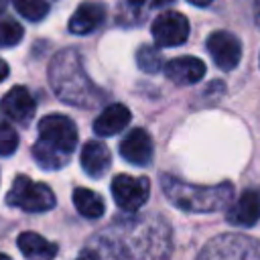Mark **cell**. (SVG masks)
<instances>
[{
  "instance_id": "10",
  "label": "cell",
  "mask_w": 260,
  "mask_h": 260,
  "mask_svg": "<svg viewBox=\"0 0 260 260\" xmlns=\"http://www.w3.org/2000/svg\"><path fill=\"white\" fill-rule=\"evenodd\" d=\"M152 138L146 130L142 128H134L130 130L122 142H120V154L124 160H128L130 165H136V167H144L150 162L152 158Z\"/></svg>"
},
{
  "instance_id": "25",
  "label": "cell",
  "mask_w": 260,
  "mask_h": 260,
  "mask_svg": "<svg viewBox=\"0 0 260 260\" xmlns=\"http://www.w3.org/2000/svg\"><path fill=\"white\" fill-rule=\"evenodd\" d=\"M254 22L260 28V0H254Z\"/></svg>"
},
{
  "instance_id": "15",
  "label": "cell",
  "mask_w": 260,
  "mask_h": 260,
  "mask_svg": "<svg viewBox=\"0 0 260 260\" xmlns=\"http://www.w3.org/2000/svg\"><path fill=\"white\" fill-rule=\"evenodd\" d=\"M130 122V110L124 104H110L93 122V132L98 136H114L124 130Z\"/></svg>"
},
{
  "instance_id": "11",
  "label": "cell",
  "mask_w": 260,
  "mask_h": 260,
  "mask_svg": "<svg viewBox=\"0 0 260 260\" xmlns=\"http://www.w3.org/2000/svg\"><path fill=\"white\" fill-rule=\"evenodd\" d=\"M0 110L12 120V122H18V124H26L32 120L35 116V110H37V104H35V98L30 95V91L22 85H14L0 102Z\"/></svg>"
},
{
  "instance_id": "17",
  "label": "cell",
  "mask_w": 260,
  "mask_h": 260,
  "mask_svg": "<svg viewBox=\"0 0 260 260\" xmlns=\"http://www.w3.org/2000/svg\"><path fill=\"white\" fill-rule=\"evenodd\" d=\"M16 244L22 256L28 260H53L57 256V246L37 232H22Z\"/></svg>"
},
{
  "instance_id": "2",
  "label": "cell",
  "mask_w": 260,
  "mask_h": 260,
  "mask_svg": "<svg viewBox=\"0 0 260 260\" xmlns=\"http://www.w3.org/2000/svg\"><path fill=\"white\" fill-rule=\"evenodd\" d=\"M49 83L55 95L77 108H93L104 100L102 89L89 79L75 49L59 51L49 63Z\"/></svg>"
},
{
  "instance_id": "7",
  "label": "cell",
  "mask_w": 260,
  "mask_h": 260,
  "mask_svg": "<svg viewBox=\"0 0 260 260\" xmlns=\"http://www.w3.org/2000/svg\"><path fill=\"white\" fill-rule=\"evenodd\" d=\"M189 20L185 14L177 10H165L160 12L152 24H150V35L158 47H179L187 41L189 37Z\"/></svg>"
},
{
  "instance_id": "24",
  "label": "cell",
  "mask_w": 260,
  "mask_h": 260,
  "mask_svg": "<svg viewBox=\"0 0 260 260\" xmlns=\"http://www.w3.org/2000/svg\"><path fill=\"white\" fill-rule=\"evenodd\" d=\"M8 73H10V69H8V63H6L4 59H0V81H4V79L8 77Z\"/></svg>"
},
{
  "instance_id": "21",
  "label": "cell",
  "mask_w": 260,
  "mask_h": 260,
  "mask_svg": "<svg viewBox=\"0 0 260 260\" xmlns=\"http://www.w3.org/2000/svg\"><path fill=\"white\" fill-rule=\"evenodd\" d=\"M24 28L16 20H0V47H14L22 41Z\"/></svg>"
},
{
  "instance_id": "4",
  "label": "cell",
  "mask_w": 260,
  "mask_h": 260,
  "mask_svg": "<svg viewBox=\"0 0 260 260\" xmlns=\"http://www.w3.org/2000/svg\"><path fill=\"white\" fill-rule=\"evenodd\" d=\"M160 187L167 199L189 213H211L228 207L234 199V187L232 183H219V185H193L185 183L177 177L162 175Z\"/></svg>"
},
{
  "instance_id": "27",
  "label": "cell",
  "mask_w": 260,
  "mask_h": 260,
  "mask_svg": "<svg viewBox=\"0 0 260 260\" xmlns=\"http://www.w3.org/2000/svg\"><path fill=\"white\" fill-rule=\"evenodd\" d=\"M187 2H191V4H195V6H207V4H211L213 0H187Z\"/></svg>"
},
{
  "instance_id": "18",
  "label": "cell",
  "mask_w": 260,
  "mask_h": 260,
  "mask_svg": "<svg viewBox=\"0 0 260 260\" xmlns=\"http://www.w3.org/2000/svg\"><path fill=\"white\" fill-rule=\"evenodd\" d=\"M73 203H75V209L87 217V219H98L104 215L106 211V203L104 199L91 191V189H85V187H77L73 189Z\"/></svg>"
},
{
  "instance_id": "28",
  "label": "cell",
  "mask_w": 260,
  "mask_h": 260,
  "mask_svg": "<svg viewBox=\"0 0 260 260\" xmlns=\"http://www.w3.org/2000/svg\"><path fill=\"white\" fill-rule=\"evenodd\" d=\"M173 0H152V4L154 6H167V4H171Z\"/></svg>"
},
{
  "instance_id": "13",
  "label": "cell",
  "mask_w": 260,
  "mask_h": 260,
  "mask_svg": "<svg viewBox=\"0 0 260 260\" xmlns=\"http://www.w3.org/2000/svg\"><path fill=\"white\" fill-rule=\"evenodd\" d=\"M165 75L177 85H193L205 75V63L197 57H177L165 63Z\"/></svg>"
},
{
  "instance_id": "22",
  "label": "cell",
  "mask_w": 260,
  "mask_h": 260,
  "mask_svg": "<svg viewBox=\"0 0 260 260\" xmlns=\"http://www.w3.org/2000/svg\"><path fill=\"white\" fill-rule=\"evenodd\" d=\"M18 146V134L16 130L0 118V156H10Z\"/></svg>"
},
{
  "instance_id": "26",
  "label": "cell",
  "mask_w": 260,
  "mask_h": 260,
  "mask_svg": "<svg viewBox=\"0 0 260 260\" xmlns=\"http://www.w3.org/2000/svg\"><path fill=\"white\" fill-rule=\"evenodd\" d=\"M126 4H128L132 10H136V8H140V6L144 4V0H126Z\"/></svg>"
},
{
  "instance_id": "19",
  "label": "cell",
  "mask_w": 260,
  "mask_h": 260,
  "mask_svg": "<svg viewBox=\"0 0 260 260\" xmlns=\"http://www.w3.org/2000/svg\"><path fill=\"white\" fill-rule=\"evenodd\" d=\"M136 63L144 73H158L160 67H165L162 63V55L158 49L150 47V45H142L136 53Z\"/></svg>"
},
{
  "instance_id": "14",
  "label": "cell",
  "mask_w": 260,
  "mask_h": 260,
  "mask_svg": "<svg viewBox=\"0 0 260 260\" xmlns=\"http://www.w3.org/2000/svg\"><path fill=\"white\" fill-rule=\"evenodd\" d=\"M106 18V6L98 0H87L77 6L73 16L69 18V30L73 35H89L93 32Z\"/></svg>"
},
{
  "instance_id": "8",
  "label": "cell",
  "mask_w": 260,
  "mask_h": 260,
  "mask_svg": "<svg viewBox=\"0 0 260 260\" xmlns=\"http://www.w3.org/2000/svg\"><path fill=\"white\" fill-rule=\"evenodd\" d=\"M112 195L120 209L138 211L150 195V181L146 177L116 175L112 181Z\"/></svg>"
},
{
  "instance_id": "12",
  "label": "cell",
  "mask_w": 260,
  "mask_h": 260,
  "mask_svg": "<svg viewBox=\"0 0 260 260\" xmlns=\"http://www.w3.org/2000/svg\"><path fill=\"white\" fill-rule=\"evenodd\" d=\"M228 221L238 228H252L260 219V189H246L228 209Z\"/></svg>"
},
{
  "instance_id": "20",
  "label": "cell",
  "mask_w": 260,
  "mask_h": 260,
  "mask_svg": "<svg viewBox=\"0 0 260 260\" xmlns=\"http://www.w3.org/2000/svg\"><path fill=\"white\" fill-rule=\"evenodd\" d=\"M12 4L20 16H24L26 20H32V22L45 18L49 12V4L45 0H12Z\"/></svg>"
},
{
  "instance_id": "9",
  "label": "cell",
  "mask_w": 260,
  "mask_h": 260,
  "mask_svg": "<svg viewBox=\"0 0 260 260\" xmlns=\"http://www.w3.org/2000/svg\"><path fill=\"white\" fill-rule=\"evenodd\" d=\"M207 51L221 71H232L240 63L242 43L236 35L228 30H215L207 37Z\"/></svg>"
},
{
  "instance_id": "30",
  "label": "cell",
  "mask_w": 260,
  "mask_h": 260,
  "mask_svg": "<svg viewBox=\"0 0 260 260\" xmlns=\"http://www.w3.org/2000/svg\"><path fill=\"white\" fill-rule=\"evenodd\" d=\"M0 260H10V258H8L6 254H0Z\"/></svg>"
},
{
  "instance_id": "5",
  "label": "cell",
  "mask_w": 260,
  "mask_h": 260,
  "mask_svg": "<svg viewBox=\"0 0 260 260\" xmlns=\"http://www.w3.org/2000/svg\"><path fill=\"white\" fill-rule=\"evenodd\" d=\"M197 260H260V242L248 236L221 234L203 246Z\"/></svg>"
},
{
  "instance_id": "29",
  "label": "cell",
  "mask_w": 260,
  "mask_h": 260,
  "mask_svg": "<svg viewBox=\"0 0 260 260\" xmlns=\"http://www.w3.org/2000/svg\"><path fill=\"white\" fill-rule=\"evenodd\" d=\"M6 4H8V0H0V12L6 8Z\"/></svg>"
},
{
  "instance_id": "6",
  "label": "cell",
  "mask_w": 260,
  "mask_h": 260,
  "mask_svg": "<svg viewBox=\"0 0 260 260\" xmlns=\"http://www.w3.org/2000/svg\"><path fill=\"white\" fill-rule=\"evenodd\" d=\"M6 203L10 207H18L28 213H41L55 207V193L45 185L28 179L26 175H18L12 181V187L6 195Z\"/></svg>"
},
{
  "instance_id": "23",
  "label": "cell",
  "mask_w": 260,
  "mask_h": 260,
  "mask_svg": "<svg viewBox=\"0 0 260 260\" xmlns=\"http://www.w3.org/2000/svg\"><path fill=\"white\" fill-rule=\"evenodd\" d=\"M77 260H104L98 252H93V250H83L79 256H77Z\"/></svg>"
},
{
  "instance_id": "3",
  "label": "cell",
  "mask_w": 260,
  "mask_h": 260,
  "mask_svg": "<svg viewBox=\"0 0 260 260\" xmlns=\"http://www.w3.org/2000/svg\"><path fill=\"white\" fill-rule=\"evenodd\" d=\"M77 144V128L63 114H49L39 122V140L32 146V156L39 167L57 171L69 162Z\"/></svg>"
},
{
  "instance_id": "1",
  "label": "cell",
  "mask_w": 260,
  "mask_h": 260,
  "mask_svg": "<svg viewBox=\"0 0 260 260\" xmlns=\"http://www.w3.org/2000/svg\"><path fill=\"white\" fill-rule=\"evenodd\" d=\"M108 260H165L171 252V232L160 217H124L95 238Z\"/></svg>"
},
{
  "instance_id": "16",
  "label": "cell",
  "mask_w": 260,
  "mask_h": 260,
  "mask_svg": "<svg viewBox=\"0 0 260 260\" xmlns=\"http://www.w3.org/2000/svg\"><path fill=\"white\" fill-rule=\"evenodd\" d=\"M110 162H112V156H110V150L104 142L89 140V142L83 144V148H81V167L89 177L100 179L106 173V169L110 167Z\"/></svg>"
}]
</instances>
